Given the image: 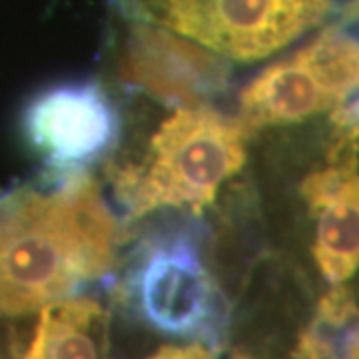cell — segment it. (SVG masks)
I'll return each mask as SVG.
<instances>
[{
    "mask_svg": "<svg viewBox=\"0 0 359 359\" xmlns=\"http://www.w3.org/2000/svg\"><path fill=\"white\" fill-rule=\"evenodd\" d=\"M118 224L94 180L80 174L50 192L0 198V316L65 299L110 273Z\"/></svg>",
    "mask_w": 359,
    "mask_h": 359,
    "instance_id": "1",
    "label": "cell"
},
{
    "mask_svg": "<svg viewBox=\"0 0 359 359\" xmlns=\"http://www.w3.org/2000/svg\"><path fill=\"white\" fill-rule=\"evenodd\" d=\"M245 136L236 118L212 106L178 108L156 130L140 162L110 174L126 218L166 208L202 214L244 168Z\"/></svg>",
    "mask_w": 359,
    "mask_h": 359,
    "instance_id": "2",
    "label": "cell"
},
{
    "mask_svg": "<svg viewBox=\"0 0 359 359\" xmlns=\"http://www.w3.org/2000/svg\"><path fill=\"white\" fill-rule=\"evenodd\" d=\"M118 292L132 316L156 334L218 349L228 304L190 236L158 231L142 240Z\"/></svg>",
    "mask_w": 359,
    "mask_h": 359,
    "instance_id": "3",
    "label": "cell"
},
{
    "mask_svg": "<svg viewBox=\"0 0 359 359\" xmlns=\"http://www.w3.org/2000/svg\"><path fill=\"white\" fill-rule=\"evenodd\" d=\"M359 90V42L327 30L306 48L259 72L240 96L238 122L245 134L294 124L332 110Z\"/></svg>",
    "mask_w": 359,
    "mask_h": 359,
    "instance_id": "4",
    "label": "cell"
},
{
    "mask_svg": "<svg viewBox=\"0 0 359 359\" xmlns=\"http://www.w3.org/2000/svg\"><path fill=\"white\" fill-rule=\"evenodd\" d=\"M132 22L152 25L224 58L254 62L306 30L278 0H116Z\"/></svg>",
    "mask_w": 359,
    "mask_h": 359,
    "instance_id": "5",
    "label": "cell"
},
{
    "mask_svg": "<svg viewBox=\"0 0 359 359\" xmlns=\"http://www.w3.org/2000/svg\"><path fill=\"white\" fill-rule=\"evenodd\" d=\"M120 114L102 84L65 82L39 92L22 116L28 144L62 180L108 154L120 138Z\"/></svg>",
    "mask_w": 359,
    "mask_h": 359,
    "instance_id": "6",
    "label": "cell"
},
{
    "mask_svg": "<svg viewBox=\"0 0 359 359\" xmlns=\"http://www.w3.org/2000/svg\"><path fill=\"white\" fill-rule=\"evenodd\" d=\"M228 58L176 32L134 22L118 58V78L178 108L202 106L228 86Z\"/></svg>",
    "mask_w": 359,
    "mask_h": 359,
    "instance_id": "7",
    "label": "cell"
},
{
    "mask_svg": "<svg viewBox=\"0 0 359 359\" xmlns=\"http://www.w3.org/2000/svg\"><path fill=\"white\" fill-rule=\"evenodd\" d=\"M302 198L316 219L313 259L327 282L341 285L359 269L358 144H332L327 166L302 182Z\"/></svg>",
    "mask_w": 359,
    "mask_h": 359,
    "instance_id": "8",
    "label": "cell"
},
{
    "mask_svg": "<svg viewBox=\"0 0 359 359\" xmlns=\"http://www.w3.org/2000/svg\"><path fill=\"white\" fill-rule=\"evenodd\" d=\"M108 309L92 297H65L40 308L18 359H108Z\"/></svg>",
    "mask_w": 359,
    "mask_h": 359,
    "instance_id": "9",
    "label": "cell"
},
{
    "mask_svg": "<svg viewBox=\"0 0 359 359\" xmlns=\"http://www.w3.org/2000/svg\"><path fill=\"white\" fill-rule=\"evenodd\" d=\"M218 349L205 344H186V346H162L144 359H216Z\"/></svg>",
    "mask_w": 359,
    "mask_h": 359,
    "instance_id": "10",
    "label": "cell"
},
{
    "mask_svg": "<svg viewBox=\"0 0 359 359\" xmlns=\"http://www.w3.org/2000/svg\"><path fill=\"white\" fill-rule=\"evenodd\" d=\"M349 359H359V339H358V344H355V347H353V351H351Z\"/></svg>",
    "mask_w": 359,
    "mask_h": 359,
    "instance_id": "11",
    "label": "cell"
}]
</instances>
